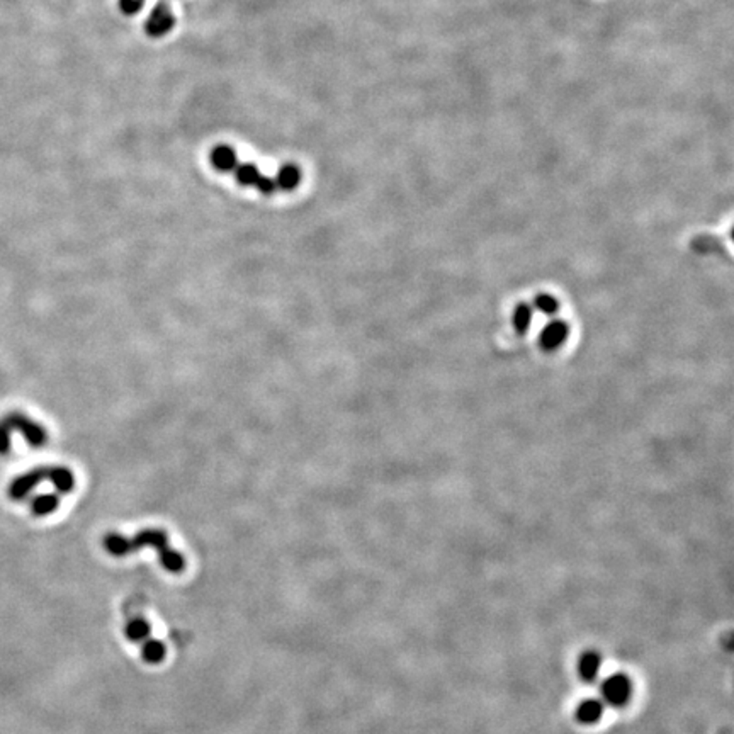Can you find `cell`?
Instances as JSON below:
<instances>
[{"mask_svg": "<svg viewBox=\"0 0 734 734\" xmlns=\"http://www.w3.org/2000/svg\"><path fill=\"white\" fill-rule=\"evenodd\" d=\"M532 318H534L532 306L525 305V303L518 305L514 310V314H511V325H514L515 332H518V333L527 332L530 323H532Z\"/></svg>", "mask_w": 734, "mask_h": 734, "instance_id": "9a60e30c", "label": "cell"}, {"mask_svg": "<svg viewBox=\"0 0 734 734\" xmlns=\"http://www.w3.org/2000/svg\"><path fill=\"white\" fill-rule=\"evenodd\" d=\"M143 547H153L157 551L160 565L170 573H182L184 571V556L169 546V537L160 529H143L131 539L121 536V534H107L104 537V549L117 558L131 554L135 551H142Z\"/></svg>", "mask_w": 734, "mask_h": 734, "instance_id": "6da1fadb", "label": "cell"}, {"mask_svg": "<svg viewBox=\"0 0 734 734\" xmlns=\"http://www.w3.org/2000/svg\"><path fill=\"white\" fill-rule=\"evenodd\" d=\"M60 507V496L57 493H41L31 500V511L36 517H46Z\"/></svg>", "mask_w": 734, "mask_h": 734, "instance_id": "8fae6325", "label": "cell"}, {"mask_svg": "<svg viewBox=\"0 0 734 734\" xmlns=\"http://www.w3.org/2000/svg\"><path fill=\"white\" fill-rule=\"evenodd\" d=\"M50 483L53 484L55 489L62 495L73 491L75 488V478L73 473L68 468H63V466H57V468H48V478Z\"/></svg>", "mask_w": 734, "mask_h": 734, "instance_id": "30bf717a", "label": "cell"}, {"mask_svg": "<svg viewBox=\"0 0 734 734\" xmlns=\"http://www.w3.org/2000/svg\"><path fill=\"white\" fill-rule=\"evenodd\" d=\"M570 335V326L563 320H551L539 333V344L544 350H558Z\"/></svg>", "mask_w": 734, "mask_h": 734, "instance_id": "8992f818", "label": "cell"}, {"mask_svg": "<svg viewBox=\"0 0 734 734\" xmlns=\"http://www.w3.org/2000/svg\"><path fill=\"white\" fill-rule=\"evenodd\" d=\"M211 163H213L214 169H218L220 172H232L238 165V158H236L235 150L228 144H220V147L214 148L211 151Z\"/></svg>", "mask_w": 734, "mask_h": 734, "instance_id": "9c48e42d", "label": "cell"}, {"mask_svg": "<svg viewBox=\"0 0 734 734\" xmlns=\"http://www.w3.org/2000/svg\"><path fill=\"white\" fill-rule=\"evenodd\" d=\"M144 0H120V9L126 16H135L143 9Z\"/></svg>", "mask_w": 734, "mask_h": 734, "instance_id": "d6986e66", "label": "cell"}, {"mask_svg": "<svg viewBox=\"0 0 734 734\" xmlns=\"http://www.w3.org/2000/svg\"><path fill=\"white\" fill-rule=\"evenodd\" d=\"M274 180H276L277 187H281L283 191H294L301 182V170H299V167L288 163V165L281 167Z\"/></svg>", "mask_w": 734, "mask_h": 734, "instance_id": "7c38bea8", "label": "cell"}, {"mask_svg": "<svg viewBox=\"0 0 734 734\" xmlns=\"http://www.w3.org/2000/svg\"><path fill=\"white\" fill-rule=\"evenodd\" d=\"M603 711H605V704L600 699H585L578 704L576 719L581 724L593 726L602 719Z\"/></svg>", "mask_w": 734, "mask_h": 734, "instance_id": "52a82bcc", "label": "cell"}, {"mask_svg": "<svg viewBox=\"0 0 734 734\" xmlns=\"http://www.w3.org/2000/svg\"><path fill=\"white\" fill-rule=\"evenodd\" d=\"M534 306L543 314H547V317H552V314H556L559 311V301L552 294H547V292L537 294Z\"/></svg>", "mask_w": 734, "mask_h": 734, "instance_id": "e0dca14e", "label": "cell"}, {"mask_svg": "<svg viewBox=\"0 0 734 734\" xmlns=\"http://www.w3.org/2000/svg\"><path fill=\"white\" fill-rule=\"evenodd\" d=\"M600 693H602V702L612 707H622L631 700L632 695V681L628 675L624 673H614L610 677H607L603 680L602 687H600Z\"/></svg>", "mask_w": 734, "mask_h": 734, "instance_id": "7a4b0ae2", "label": "cell"}, {"mask_svg": "<svg viewBox=\"0 0 734 734\" xmlns=\"http://www.w3.org/2000/svg\"><path fill=\"white\" fill-rule=\"evenodd\" d=\"M12 446V429L7 424L6 418L0 420V455H7Z\"/></svg>", "mask_w": 734, "mask_h": 734, "instance_id": "ac0fdd59", "label": "cell"}, {"mask_svg": "<svg viewBox=\"0 0 734 734\" xmlns=\"http://www.w3.org/2000/svg\"><path fill=\"white\" fill-rule=\"evenodd\" d=\"M7 424L10 425V429H12V432L16 430V432H19L22 435V439L26 440V442L29 444L31 447H43L44 444L48 442V430L43 427V425L38 424V422L31 420L29 417H26V415L19 413V411H12V413H9L6 417Z\"/></svg>", "mask_w": 734, "mask_h": 734, "instance_id": "3957f363", "label": "cell"}, {"mask_svg": "<svg viewBox=\"0 0 734 734\" xmlns=\"http://www.w3.org/2000/svg\"><path fill=\"white\" fill-rule=\"evenodd\" d=\"M602 670V658L596 651H585L578 659V673L585 684H592L596 680Z\"/></svg>", "mask_w": 734, "mask_h": 734, "instance_id": "ba28073f", "label": "cell"}, {"mask_svg": "<svg viewBox=\"0 0 734 734\" xmlns=\"http://www.w3.org/2000/svg\"><path fill=\"white\" fill-rule=\"evenodd\" d=\"M173 24H176V17H173L172 10H170L167 3L160 2L158 6L153 7L147 22H144V31L151 38H162V36L169 35L172 31Z\"/></svg>", "mask_w": 734, "mask_h": 734, "instance_id": "5b68a950", "label": "cell"}, {"mask_svg": "<svg viewBox=\"0 0 734 734\" xmlns=\"http://www.w3.org/2000/svg\"><path fill=\"white\" fill-rule=\"evenodd\" d=\"M255 189H257L258 192H262V194L270 196V194H274V192H276L277 185H276V180H274L272 177H267V176H264V173H262V177L258 179V182L255 184Z\"/></svg>", "mask_w": 734, "mask_h": 734, "instance_id": "ffe728a7", "label": "cell"}, {"mask_svg": "<svg viewBox=\"0 0 734 734\" xmlns=\"http://www.w3.org/2000/svg\"><path fill=\"white\" fill-rule=\"evenodd\" d=\"M235 177L238 184L242 185H254L258 182L262 177V172L254 165V163H240L235 169Z\"/></svg>", "mask_w": 734, "mask_h": 734, "instance_id": "2e32d148", "label": "cell"}, {"mask_svg": "<svg viewBox=\"0 0 734 734\" xmlns=\"http://www.w3.org/2000/svg\"><path fill=\"white\" fill-rule=\"evenodd\" d=\"M142 656L144 661L150 663V665H158V663H162L163 659H165L167 646L162 643V641L153 639V637H148V639L143 643Z\"/></svg>", "mask_w": 734, "mask_h": 734, "instance_id": "5bb4252c", "label": "cell"}, {"mask_svg": "<svg viewBox=\"0 0 734 734\" xmlns=\"http://www.w3.org/2000/svg\"><path fill=\"white\" fill-rule=\"evenodd\" d=\"M46 478L48 468H36L28 471V473H22L10 481L9 488H7V495H9L10 500L21 502V500L28 498L32 493V489L38 487L41 481L46 480Z\"/></svg>", "mask_w": 734, "mask_h": 734, "instance_id": "277c9868", "label": "cell"}, {"mask_svg": "<svg viewBox=\"0 0 734 734\" xmlns=\"http://www.w3.org/2000/svg\"><path fill=\"white\" fill-rule=\"evenodd\" d=\"M124 634L131 643H143V641H147L148 637H150L151 625L150 622L144 621L142 617L131 619V621H128V624H126Z\"/></svg>", "mask_w": 734, "mask_h": 734, "instance_id": "4fadbf2b", "label": "cell"}]
</instances>
